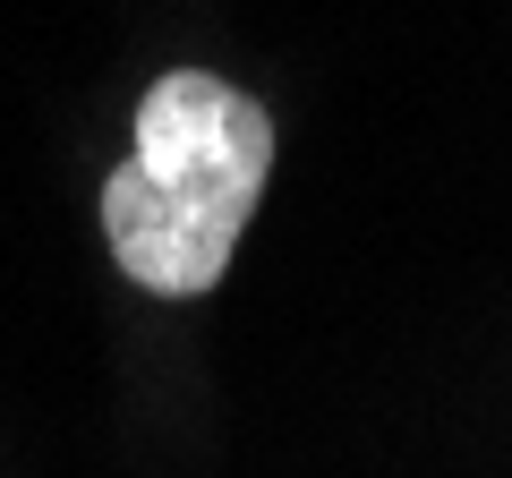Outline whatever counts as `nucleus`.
Here are the masks:
<instances>
[{
  "mask_svg": "<svg viewBox=\"0 0 512 478\" xmlns=\"http://www.w3.org/2000/svg\"><path fill=\"white\" fill-rule=\"evenodd\" d=\"M274 180V111L214 69H163L137 94L128 163L103 180V239L154 299H205Z\"/></svg>",
  "mask_w": 512,
  "mask_h": 478,
  "instance_id": "nucleus-1",
  "label": "nucleus"
}]
</instances>
